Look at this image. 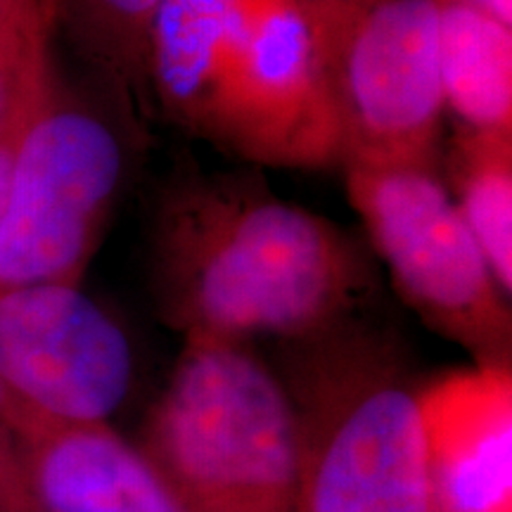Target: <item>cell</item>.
Returning a JSON list of instances; mask_svg holds the SVG:
<instances>
[{"label":"cell","instance_id":"obj_8","mask_svg":"<svg viewBox=\"0 0 512 512\" xmlns=\"http://www.w3.org/2000/svg\"><path fill=\"white\" fill-rule=\"evenodd\" d=\"M195 133L252 164H339L328 74L299 0H280L261 19L221 72Z\"/></svg>","mask_w":512,"mask_h":512},{"label":"cell","instance_id":"obj_5","mask_svg":"<svg viewBox=\"0 0 512 512\" xmlns=\"http://www.w3.org/2000/svg\"><path fill=\"white\" fill-rule=\"evenodd\" d=\"M339 164L434 162L444 124L439 0H349L313 24Z\"/></svg>","mask_w":512,"mask_h":512},{"label":"cell","instance_id":"obj_10","mask_svg":"<svg viewBox=\"0 0 512 512\" xmlns=\"http://www.w3.org/2000/svg\"><path fill=\"white\" fill-rule=\"evenodd\" d=\"M17 439L31 512H185L152 460L107 425Z\"/></svg>","mask_w":512,"mask_h":512},{"label":"cell","instance_id":"obj_15","mask_svg":"<svg viewBox=\"0 0 512 512\" xmlns=\"http://www.w3.org/2000/svg\"><path fill=\"white\" fill-rule=\"evenodd\" d=\"M41 0H0V121L53 72Z\"/></svg>","mask_w":512,"mask_h":512},{"label":"cell","instance_id":"obj_11","mask_svg":"<svg viewBox=\"0 0 512 512\" xmlns=\"http://www.w3.org/2000/svg\"><path fill=\"white\" fill-rule=\"evenodd\" d=\"M280 0H159L150 38L152 107L195 133L233 55Z\"/></svg>","mask_w":512,"mask_h":512},{"label":"cell","instance_id":"obj_4","mask_svg":"<svg viewBox=\"0 0 512 512\" xmlns=\"http://www.w3.org/2000/svg\"><path fill=\"white\" fill-rule=\"evenodd\" d=\"M347 195L396 290L479 366H508L510 309L434 162L344 164Z\"/></svg>","mask_w":512,"mask_h":512},{"label":"cell","instance_id":"obj_20","mask_svg":"<svg viewBox=\"0 0 512 512\" xmlns=\"http://www.w3.org/2000/svg\"><path fill=\"white\" fill-rule=\"evenodd\" d=\"M5 420H8V403H5L3 389H0V427H5ZM8 430V427H5Z\"/></svg>","mask_w":512,"mask_h":512},{"label":"cell","instance_id":"obj_14","mask_svg":"<svg viewBox=\"0 0 512 512\" xmlns=\"http://www.w3.org/2000/svg\"><path fill=\"white\" fill-rule=\"evenodd\" d=\"M453 202L489 261L498 285L512 292V133L456 128L448 150Z\"/></svg>","mask_w":512,"mask_h":512},{"label":"cell","instance_id":"obj_16","mask_svg":"<svg viewBox=\"0 0 512 512\" xmlns=\"http://www.w3.org/2000/svg\"><path fill=\"white\" fill-rule=\"evenodd\" d=\"M55 83V72H50L41 83H36L31 91L17 102L12 110L0 121V219H3L5 207H8L12 178H15L19 150H22L27 131L34 124L36 114L41 112L50 88Z\"/></svg>","mask_w":512,"mask_h":512},{"label":"cell","instance_id":"obj_1","mask_svg":"<svg viewBox=\"0 0 512 512\" xmlns=\"http://www.w3.org/2000/svg\"><path fill=\"white\" fill-rule=\"evenodd\" d=\"M150 266L185 335L228 342L320 335L368 287L366 256L342 228L249 174H181L166 185Z\"/></svg>","mask_w":512,"mask_h":512},{"label":"cell","instance_id":"obj_13","mask_svg":"<svg viewBox=\"0 0 512 512\" xmlns=\"http://www.w3.org/2000/svg\"><path fill=\"white\" fill-rule=\"evenodd\" d=\"M159 0H41L48 29H62L121 98L152 107L150 38Z\"/></svg>","mask_w":512,"mask_h":512},{"label":"cell","instance_id":"obj_18","mask_svg":"<svg viewBox=\"0 0 512 512\" xmlns=\"http://www.w3.org/2000/svg\"><path fill=\"white\" fill-rule=\"evenodd\" d=\"M439 3H458L467 5V8H477L512 27V0H439Z\"/></svg>","mask_w":512,"mask_h":512},{"label":"cell","instance_id":"obj_2","mask_svg":"<svg viewBox=\"0 0 512 512\" xmlns=\"http://www.w3.org/2000/svg\"><path fill=\"white\" fill-rule=\"evenodd\" d=\"M145 456L185 512H297V408L245 342L188 337Z\"/></svg>","mask_w":512,"mask_h":512},{"label":"cell","instance_id":"obj_3","mask_svg":"<svg viewBox=\"0 0 512 512\" xmlns=\"http://www.w3.org/2000/svg\"><path fill=\"white\" fill-rule=\"evenodd\" d=\"M292 401L302 432L297 512H432L422 392L387 358L368 347L325 351Z\"/></svg>","mask_w":512,"mask_h":512},{"label":"cell","instance_id":"obj_7","mask_svg":"<svg viewBox=\"0 0 512 512\" xmlns=\"http://www.w3.org/2000/svg\"><path fill=\"white\" fill-rule=\"evenodd\" d=\"M131 380L126 332L79 285L0 292V389L10 437L105 425Z\"/></svg>","mask_w":512,"mask_h":512},{"label":"cell","instance_id":"obj_19","mask_svg":"<svg viewBox=\"0 0 512 512\" xmlns=\"http://www.w3.org/2000/svg\"><path fill=\"white\" fill-rule=\"evenodd\" d=\"M299 3H302V8L306 10V15H309L311 27H313V24L323 22L325 17H330L332 12L344 8L349 0H299Z\"/></svg>","mask_w":512,"mask_h":512},{"label":"cell","instance_id":"obj_9","mask_svg":"<svg viewBox=\"0 0 512 512\" xmlns=\"http://www.w3.org/2000/svg\"><path fill=\"white\" fill-rule=\"evenodd\" d=\"M432 512H512L508 366H479L422 392Z\"/></svg>","mask_w":512,"mask_h":512},{"label":"cell","instance_id":"obj_12","mask_svg":"<svg viewBox=\"0 0 512 512\" xmlns=\"http://www.w3.org/2000/svg\"><path fill=\"white\" fill-rule=\"evenodd\" d=\"M439 67L458 128L512 133V27L477 8L439 3Z\"/></svg>","mask_w":512,"mask_h":512},{"label":"cell","instance_id":"obj_6","mask_svg":"<svg viewBox=\"0 0 512 512\" xmlns=\"http://www.w3.org/2000/svg\"><path fill=\"white\" fill-rule=\"evenodd\" d=\"M126 174L110 121L53 83L19 150L0 219V292L79 285Z\"/></svg>","mask_w":512,"mask_h":512},{"label":"cell","instance_id":"obj_17","mask_svg":"<svg viewBox=\"0 0 512 512\" xmlns=\"http://www.w3.org/2000/svg\"><path fill=\"white\" fill-rule=\"evenodd\" d=\"M0 512H31L10 432L0 427Z\"/></svg>","mask_w":512,"mask_h":512}]
</instances>
